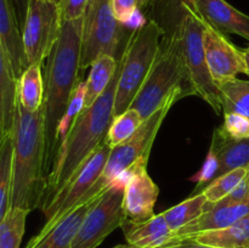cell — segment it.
<instances>
[{"instance_id":"obj_1","label":"cell","mask_w":249,"mask_h":248,"mask_svg":"<svg viewBox=\"0 0 249 248\" xmlns=\"http://www.w3.org/2000/svg\"><path fill=\"white\" fill-rule=\"evenodd\" d=\"M83 19L62 22L57 43L48 57L44 75V111H45L46 157L49 175L60 145L57 130L77 85L82 57Z\"/></svg>"},{"instance_id":"obj_2","label":"cell","mask_w":249,"mask_h":248,"mask_svg":"<svg viewBox=\"0 0 249 248\" xmlns=\"http://www.w3.org/2000/svg\"><path fill=\"white\" fill-rule=\"evenodd\" d=\"M12 141L14 155L10 207H19L32 212L41 207L48 186L44 105L38 111L29 112L17 101Z\"/></svg>"},{"instance_id":"obj_3","label":"cell","mask_w":249,"mask_h":248,"mask_svg":"<svg viewBox=\"0 0 249 248\" xmlns=\"http://www.w3.org/2000/svg\"><path fill=\"white\" fill-rule=\"evenodd\" d=\"M121 68L122 57L116 74L107 89L91 106L83 108L68 135L61 143L55 162L48 175V186L43 204L68 181L83 162L106 139L107 131L114 118V96Z\"/></svg>"},{"instance_id":"obj_4","label":"cell","mask_w":249,"mask_h":248,"mask_svg":"<svg viewBox=\"0 0 249 248\" xmlns=\"http://www.w3.org/2000/svg\"><path fill=\"white\" fill-rule=\"evenodd\" d=\"M164 33L157 23L146 18L133 29L122 55V68L114 96V117L130 108L157 57Z\"/></svg>"},{"instance_id":"obj_5","label":"cell","mask_w":249,"mask_h":248,"mask_svg":"<svg viewBox=\"0 0 249 248\" xmlns=\"http://www.w3.org/2000/svg\"><path fill=\"white\" fill-rule=\"evenodd\" d=\"M186 90H178L170 95L169 99L143 121L140 128L124 142L111 148L102 175L97 180L101 187H107L113 182H125L126 177L133 170L140 167H147L148 157L155 143L157 134L174 104L185 96H189Z\"/></svg>"},{"instance_id":"obj_6","label":"cell","mask_w":249,"mask_h":248,"mask_svg":"<svg viewBox=\"0 0 249 248\" xmlns=\"http://www.w3.org/2000/svg\"><path fill=\"white\" fill-rule=\"evenodd\" d=\"M178 90H186L192 95L182 65L179 38L175 33L172 38H163L160 41L157 57L130 108L136 109L146 119Z\"/></svg>"},{"instance_id":"obj_7","label":"cell","mask_w":249,"mask_h":248,"mask_svg":"<svg viewBox=\"0 0 249 248\" xmlns=\"http://www.w3.org/2000/svg\"><path fill=\"white\" fill-rule=\"evenodd\" d=\"M187 85L192 95L201 97L216 114L223 113L220 92L209 72L203 48V19L185 0L184 16L177 31Z\"/></svg>"},{"instance_id":"obj_8","label":"cell","mask_w":249,"mask_h":248,"mask_svg":"<svg viewBox=\"0 0 249 248\" xmlns=\"http://www.w3.org/2000/svg\"><path fill=\"white\" fill-rule=\"evenodd\" d=\"M126 29L116 18L111 0H90L83 19L80 70H87L97 57L121 58L125 50Z\"/></svg>"},{"instance_id":"obj_9","label":"cell","mask_w":249,"mask_h":248,"mask_svg":"<svg viewBox=\"0 0 249 248\" xmlns=\"http://www.w3.org/2000/svg\"><path fill=\"white\" fill-rule=\"evenodd\" d=\"M109 152L111 147L106 141L100 143L68 181L40 207L45 216L44 225H55L75 206L104 191L97 180L102 175Z\"/></svg>"},{"instance_id":"obj_10","label":"cell","mask_w":249,"mask_h":248,"mask_svg":"<svg viewBox=\"0 0 249 248\" xmlns=\"http://www.w3.org/2000/svg\"><path fill=\"white\" fill-rule=\"evenodd\" d=\"M125 182H113L100 195L75 233L71 248H97L116 229L126 223L123 211Z\"/></svg>"},{"instance_id":"obj_11","label":"cell","mask_w":249,"mask_h":248,"mask_svg":"<svg viewBox=\"0 0 249 248\" xmlns=\"http://www.w3.org/2000/svg\"><path fill=\"white\" fill-rule=\"evenodd\" d=\"M60 5L48 0H29L22 27V43L27 65L43 66L60 36Z\"/></svg>"},{"instance_id":"obj_12","label":"cell","mask_w":249,"mask_h":248,"mask_svg":"<svg viewBox=\"0 0 249 248\" xmlns=\"http://www.w3.org/2000/svg\"><path fill=\"white\" fill-rule=\"evenodd\" d=\"M249 213V181L246 179L235 191L214 204L207 203L201 216L173 233V237L163 248L177 245L196 233L225 229Z\"/></svg>"},{"instance_id":"obj_13","label":"cell","mask_w":249,"mask_h":248,"mask_svg":"<svg viewBox=\"0 0 249 248\" xmlns=\"http://www.w3.org/2000/svg\"><path fill=\"white\" fill-rule=\"evenodd\" d=\"M203 48L209 72L215 84L236 78L240 73L247 74L242 50L236 48L228 36L203 21Z\"/></svg>"},{"instance_id":"obj_14","label":"cell","mask_w":249,"mask_h":248,"mask_svg":"<svg viewBox=\"0 0 249 248\" xmlns=\"http://www.w3.org/2000/svg\"><path fill=\"white\" fill-rule=\"evenodd\" d=\"M160 189L147 173V167L133 170L125 179L123 211L126 223H141L155 215Z\"/></svg>"},{"instance_id":"obj_15","label":"cell","mask_w":249,"mask_h":248,"mask_svg":"<svg viewBox=\"0 0 249 248\" xmlns=\"http://www.w3.org/2000/svg\"><path fill=\"white\" fill-rule=\"evenodd\" d=\"M100 195L87 199V201H83L82 203L75 206L55 225H44L40 231L29 240L24 248H71L73 238H74L85 214L94 206Z\"/></svg>"},{"instance_id":"obj_16","label":"cell","mask_w":249,"mask_h":248,"mask_svg":"<svg viewBox=\"0 0 249 248\" xmlns=\"http://www.w3.org/2000/svg\"><path fill=\"white\" fill-rule=\"evenodd\" d=\"M203 21L221 33L237 34L249 40V16L226 0H187Z\"/></svg>"},{"instance_id":"obj_17","label":"cell","mask_w":249,"mask_h":248,"mask_svg":"<svg viewBox=\"0 0 249 248\" xmlns=\"http://www.w3.org/2000/svg\"><path fill=\"white\" fill-rule=\"evenodd\" d=\"M209 159L215 163L212 180L238 168L249 167V138L237 140L219 126L214 130Z\"/></svg>"},{"instance_id":"obj_18","label":"cell","mask_w":249,"mask_h":248,"mask_svg":"<svg viewBox=\"0 0 249 248\" xmlns=\"http://www.w3.org/2000/svg\"><path fill=\"white\" fill-rule=\"evenodd\" d=\"M0 41L18 79L28 65L24 55L21 28L10 0H0Z\"/></svg>"},{"instance_id":"obj_19","label":"cell","mask_w":249,"mask_h":248,"mask_svg":"<svg viewBox=\"0 0 249 248\" xmlns=\"http://www.w3.org/2000/svg\"><path fill=\"white\" fill-rule=\"evenodd\" d=\"M17 83L10 58L0 41V139L12 133L17 106Z\"/></svg>"},{"instance_id":"obj_20","label":"cell","mask_w":249,"mask_h":248,"mask_svg":"<svg viewBox=\"0 0 249 248\" xmlns=\"http://www.w3.org/2000/svg\"><path fill=\"white\" fill-rule=\"evenodd\" d=\"M123 229L126 243L135 248H163L173 237L162 213L141 223H125Z\"/></svg>"},{"instance_id":"obj_21","label":"cell","mask_w":249,"mask_h":248,"mask_svg":"<svg viewBox=\"0 0 249 248\" xmlns=\"http://www.w3.org/2000/svg\"><path fill=\"white\" fill-rule=\"evenodd\" d=\"M184 241H195L216 248H249V213L228 228L196 233Z\"/></svg>"},{"instance_id":"obj_22","label":"cell","mask_w":249,"mask_h":248,"mask_svg":"<svg viewBox=\"0 0 249 248\" xmlns=\"http://www.w3.org/2000/svg\"><path fill=\"white\" fill-rule=\"evenodd\" d=\"M119 60L114 56L102 55L91 63L89 77L85 82L84 108L91 106L107 89L116 74Z\"/></svg>"},{"instance_id":"obj_23","label":"cell","mask_w":249,"mask_h":248,"mask_svg":"<svg viewBox=\"0 0 249 248\" xmlns=\"http://www.w3.org/2000/svg\"><path fill=\"white\" fill-rule=\"evenodd\" d=\"M17 101L29 112L38 111L43 106L44 77L41 74V66H28L18 78Z\"/></svg>"},{"instance_id":"obj_24","label":"cell","mask_w":249,"mask_h":248,"mask_svg":"<svg viewBox=\"0 0 249 248\" xmlns=\"http://www.w3.org/2000/svg\"><path fill=\"white\" fill-rule=\"evenodd\" d=\"M185 0H151L146 11L147 19L160 27L164 38H172L177 33L184 16Z\"/></svg>"},{"instance_id":"obj_25","label":"cell","mask_w":249,"mask_h":248,"mask_svg":"<svg viewBox=\"0 0 249 248\" xmlns=\"http://www.w3.org/2000/svg\"><path fill=\"white\" fill-rule=\"evenodd\" d=\"M223 113H238L249 118V80L236 78L216 84Z\"/></svg>"},{"instance_id":"obj_26","label":"cell","mask_w":249,"mask_h":248,"mask_svg":"<svg viewBox=\"0 0 249 248\" xmlns=\"http://www.w3.org/2000/svg\"><path fill=\"white\" fill-rule=\"evenodd\" d=\"M207 203L208 202H207L206 196L199 192V194L191 195L189 198L180 202L177 206L162 212V215L168 228L174 233L201 216L206 209Z\"/></svg>"},{"instance_id":"obj_27","label":"cell","mask_w":249,"mask_h":248,"mask_svg":"<svg viewBox=\"0 0 249 248\" xmlns=\"http://www.w3.org/2000/svg\"><path fill=\"white\" fill-rule=\"evenodd\" d=\"M31 211L10 207L0 221V248H19L26 230V220Z\"/></svg>"},{"instance_id":"obj_28","label":"cell","mask_w":249,"mask_h":248,"mask_svg":"<svg viewBox=\"0 0 249 248\" xmlns=\"http://www.w3.org/2000/svg\"><path fill=\"white\" fill-rule=\"evenodd\" d=\"M12 133L0 139V221L10 208L12 187Z\"/></svg>"},{"instance_id":"obj_29","label":"cell","mask_w":249,"mask_h":248,"mask_svg":"<svg viewBox=\"0 0 249 248\" xmlns=\"http://www.w3.org/2000/svg\"><path fill=\"white\" fill-rule=\"evenodd\" d=\"M145 119L141 117L136 109L128 108L119 116L114 117L109 125L108 131L105 141L108 143L109 147H116L125 140H128L143 123Z\"/></svg>"},{"instance_id":"obj_30","label":"cell","mask_w":249,"mask_h":248,"mask_svg":"<svg viewBox=\"0 0 249 248\" xmlns=\"http://www.w3.org/2000/svg\"><path fill=\"white\" fill-rule=\"evenodd\" d=\"M248 172L249 167L238 168V169L229 172L226 174L221 175V177H216V179L212 180L202 190V194L206 196L207 202L209 204H214L216 202L221 201L223 198H225L226 196H229L246 179V177L248 175Z\"/></svg>"},{"instance_id":"obj_31","label":"cell","mask_w":249,"mask_h":248,"mask_svg":"<svg viewBox=\"0 0 249 248\" xmlns=\"http://www.w3.org/2000/svg\"><path fill=\"white\" fill-rule=\"evenodd\" d=\"M84 95H85V83L82 80H78L77 85H75L74 90L71 96L70 104H68L67 109H66L65 114H63L62 119L60 122L57 130V138H58V145L63 142L66 136L70 133L71 128L74 124L75 119L79 116L80 112L84 108ZM60 148V147H58Z\"/></svg>"},{"instance_id":"obj_32","label":"cell","mask_w":249,"mask_h":248,"mask_svg":"<svg viewBox=\"0 0 249 248\" xmlns=\"http://www.w3.org/2000/svg\"><path fill=\"white\" fill-rule=\"evenodd\" d=\"M221 128L231 138L237 140L249 138V118L243 114L225 113Z\"/></svg>"},{"instance_id":"obj_33","label":"cell","mask_w":249,"mask_h":248,"mask_svg":"<svg viewBox=\"0 0 249 248\" xmlns=\"http://www.w3.org/2000/svg\"><path fill=\"white\" fill-rule=\"evenodd\" d=\"M89 2L90 0H62L60 5L62 22L84 17Z\"/></svg>"},{"instance_id":"obj_34","label":"cell","mask_w":249,"mask_h":248,"mask_svg":"<svg viewBox=\"0 0 249 248\" xmlns=\"http://www.w3.org/2000/svg\"><path fill=\"white\" fill-rule=\"evenodd\" d=\"M112 10L121 23L126 24L139 10V0H111Z\"/></svg>"},{"instance_id":"obj_35","label":"cell","mask_w":249,"mask_h":248,"mask_svg":"<svg viewBox=\"0 0 249 248\" xmlns=\"http://www.w3.org/2000/svg\"><path fill=\"white\" fill-rule=\"evenodd\" d=\"M12 5V9H14L15 15H16L17 22H18V26L21 28L23 27L24 19H26L27 15V9H28V2L29 0H10Z\"/></svg>"},{"instance_id":"obj_36","label":"cell","mask_w":249,"mask_h":248,"mask_svg":"<svg viewBox=\"0 0 249 248\" xmlns=\"http://www.w3.org/2000/svg\"><path fill=\"white\" fill-rule=\"evenodd\" d=\"M167 248H216V247H212V246H206V245H201V243H197L195 241H184V242L177 243V245L169 246Z\"/></svg>"},{"instance_id":"obj_37","label":"cell","mask_w":249,"mask_h":248,"mask_svg":"<svg viewBox=\"0 0 249 248\" xmlns=\"http://www.w3.org/2000/svg\"><path fill=\"white\" fill-rule=\"evenodd\" d=\"M243 53V58H245V62H246V67H247V74L249 75V46L245 50H242Z\"/></svg>"},{"instance_id":"obj_38","label":"cell","mask_w":249,"mask_h":248,"mask_svg":"<svg viewBox=\"0 0 249 248\" xmlns=\"http://www.w3.org/2000/svg\"><path fill=\"white\" fill-rule=\"evenodd\" d=\"M150 1L151 0H139V10H142V11H145V10L147 9Z\"/></svg>"},{"instance_id":"obj_39","label":"cell","mask_w":249,"mask_h":248,"mask_svg":"<svg viewBox=\"0 0 249 248\" xmlns=\"http://www.w3.org/2000/svg\"><path fill=\"white\" fill-rule=\"evenodd\" d=\"M113 248H135V247H133V246H130V245H128V243H126V245H118V246H116V247H113Z\"/></svg>"},{"instance_id":"obj_40","label":"cell","mask_w":249,"mask_h":248,"mask_svg":"<svg viewBox=\"0 0 249 248\" xmlns=\"http://www.w3.org/2000/svg\"><path fill=\"white\" fill-rule=\"evenodd\" d=\"M48 1L55 2V4H57V5H61V2H62V0H48Z\"/></svg>"},{"instance_id":"obj_41","label":"cell","mask_w":249,"mask_h":248,"mask_svg":"<svg viewBox=\"0 0 249 248\" xmlns=\"http://www.w3.org/2000/svg\"><path fill=\"white\" fill-rule=\"evenodd\" d=\"M247 180L249 181V172H248V175H247Z\"/></svg>"}]
</instances>
